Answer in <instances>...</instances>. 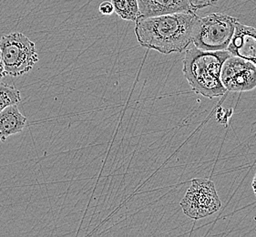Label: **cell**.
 Wrapping results in <instances>:
<instances>
[{
    "instance_id": "obj_1",
    "label": "cell",
    "mask_w": 256,
    "mask_h": 237,
    "mask_svg": "<svg viewBox=\"0 0 256 237\" xmlns=\"http://www.w3.org/2000/svg\"><path fill=\"white\" fill-rule=\"evenodd\" d=\"M199 16L195 11L140 16L136 21L135 35L140 46L169 55L182 52L192 43Z\"/></svg>"
},
{
    "instance_id": "obj_2",
    "label": "cell",
    "mask_w": 256,
    "mask_h": 237,
    "mask_svg": "<svg viewBox=\"0 0 256 237\" xmlns=\"http://www.w3.org/2000/svg\"><path fill=\"white\" fill-rule=\"evenodd\" d=\"M230 56L227 50H202L194 45L186 50L182 72L192 90L206 98L224 96L227 90L220 80V70Z\"/></svg>"
},
{
    "instance_id": "obj_3",
    "label": "cell",
    "mask_w": 256,
    "mask_h": 237,
    "mask_svg": "<svg viewBox=\"0 0 256 237\" xmlns=\"http://www.w3.org/2000/svg\"><path fill=\"white\" fill-rule=\"evenodd\" d=\"M237 18L222 13H212L196 21L192 42L202 50H226L234 35Z\"/></svg>"
},
{
    "instance_id": "obj_4",
    "label": "cell",
    "mask_w": 256,
    "mask_h": 237,
    "mask_svg": "<svg viewBox=\"0 0 256 237\" xmlns=\"http://www.w3.org/2000/svg\"><path fill=\"white\" fill-rule=\"evenodd\" d=\"M0 50L6 73L12 77L30 72L38 62L35 43L23 33L14 32L2 36Z\"/></svg>"
},
{
    "instance_id": "obj_5",
    "label": "cell",
    "mask_w": 256,
    "mask_h": 237,
    "mask_svg": "<svg viewBox=\"0 0 256 237\" xmlns=\"http://www.w3.org/2000/svg\"><path fill=\"white\" fill-rule=\"evenodd\" d=\"M180 206L185 216L199 220L219 211L222 202L212 180L195 178L190 180V186Z\"/></svg>"
},
{
    "instance_id": "obj_6",
    "label": "cell",
    "mask_w": 256,
    "mask_h": 237,
    "mask_svg": "<svg viewBox=\"0 0 256 237\" xmlns=\"http://www.w3.org/2000/svg\"><path fill=\"white\" fill-rule=\"evenodd\" d=\"M220 78L227 92H250L256 88V66L252 62L230 55L222 66Z\"/></svg>"
},
{
    "instance_id": "obj_7",
    "label": "cell",
    "mask_w": 256,
    "mask_h": 237,
    "mask_svg": "<svg viewBox=\"0 0 256 237\" xmlns=\"http://www.w3.org/2000/svg\"><path fill=\"white\" fill-rule=\"evenodd\" d=\"M226 50L232 56L249 60L256 66V28L236 21L234 35Z\"/></svg>"
},
{
    "instance_id": "obj_8",
    "label": "cell",
    "mask_w": 256,
    "mask_h": 237,
    "mask_svg": "<svg viewBox=\"0 0 256 237\" xmlns=\"http://www.w3.org/2000/svg\"><path fill=\"white\" fill-rule=\"evenodd\" d=\"M140 16L194 11L188 0H138Z\"/></svg>"
},
{
    "instance_id": "obj_9",
    "label": "cell",
    "mask_w": 256,
    "mask_h": 237,
    "mask_svg": "<svg viewBox=\"0 0 256 237\" xmlns=\"http://www.w3.org/2000/svg\"><path fill=\"white\" fill-rule=\"evenodd\" d=\"M28 118L21 114L16 104L0 112V140L21 132L26 127Z\"/></svg>"
},
{
    "instance_id": "obj_10",
    "label": "cell",
    "mask_w": 256,
    "mask_h": 237,
    "mask_svg": "<svg viewBox=\"0 0 256 237\" xmlns=\"http://www.w3.org/2000/svg\"><path fill=\"white\" fill-rule=\"evenodd\" d=\"M114 12L123 20L136 22L140 18L138 0H110Z\"/></svg>"
},
{
    "instance_id": "obj_11",
    "label": "cell",
    "mask_w": 256,
    "mask_h": 237,
    "mask_svg": "<svg viewBox=\"0 0 256 237\" xmlns=\"http://www.w3.org/2000/svg\"><path fill=\"white\" fill-rule=\"evenodd\" d=\"M20 92L13 85L0 83V112L20 102Z\"/></svg>"
},
{
    "instance_id": "obj_12",
    "label": "cell",
    "mask_w": 256,
    "mask_h": 237,
    "mask_svg": "<svg viewBox=\"0 0 256 237\" xmlns=\"http://www.w3.org/2000/svg\"><path fill=\"white\" fill-rule=\"evenodd\" d=\"M188 1H189L190 5L192 6V10L196 11L206 8V6L214 5L219 0H188Z\"/></svg>"
},
{
    "instance_id": "obj_13",
    "label": "cell",
    "mask_w": 256,
    "mask_h": 237,
    "mask_svg": "<svg viewBox=\"0 0 256 237\" xmlns=\"http://www.w3.org/2000/svg\"><path fill=\"white\" fill-rule=\"evenodd\" d=\"M98 11L100 14L104 16H110L114 13L112 3L110 1H103L102 4H100Z\"/></svg>"
},
{
    "instance_id": "obj_14",
    "label": "cell",
    "mask_w": 256,
    "mask_h": 237,
    "mask_svg": "<svg viewBox=\"0 0 256 237\" xmlns=\"http://www.w3.org/2000/svg\"><path fill=\"white\" fill-rule=\"evenodd\" d=\"M6 76V73L4 68V62H3V58H2V53H1V50H0V80Z\"/></svg>"
},
{
    "instance_id": "obj_15",
    "label": "cell",
    "mask_w": 256,
    "mask_h": 237,
    "mask_svg": "<svg viewBox=\"0 0 256 237\" xmlns=\"http://www.w3.org/2000/svg\"><path fill=\"white\" fill-rule=\"evenodd\" d=\"M252 188L254 192V194L256 196V174L254 177V180H252Z\"/></svg>"
}]
</instances>
